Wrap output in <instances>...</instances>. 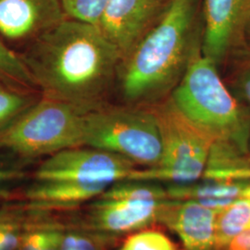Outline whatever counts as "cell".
Returning <instances> with one entry per match:
<instances>
[{
    "mask_svg": "<svg viewBox=\"0 0 250 250\" xmlns=\"http://www.w3.org/2000/svg\"><path fill=\"white\" fill-rule=\"evenodd\" d=\"M170 0H107L99 29L122 62L161 18Z\"/></svg>",
    "mask_w": 250,
    "mask_h": 250,
    "instance_id": "cell-8",
    "label": "cell"
},
{
    "mask_svg": "<svg viewBox=\"0 0 250 250\" xmlns=\"http://www.w3.org/2000/svg\"><path fill=\"white\" fill-rule=\"evenodd\" d=\"M241 39L245 41V43L248 45L250 49V16L245 21V24L242 30Z\"/></svg>",
    "mask_w": 250,
    "mask_h": 250,
    "instance_id": "cell-26",
    "label": "cell"
},
{
    "mask_svg": "<svg viewBox=\"0 0 250 250\" xmlns=\"http://www.w3.org/2000/svg\"><path fill=\"white\" fill-rule=\"evenodd\" d=\"M119 237L87 229L82 225L67 227L60 250H110Z\"/></svg>",
    "mask_w": 250,
    "mask_h": 250,
    "instance_id": "cell-18",
    "label": "cell"
},
{
    "mask_svg": "<svg viewBox=\"0 0 250 250\" xmlns=\"http://www.w3.org/2000/svg\"><path fill=\"white\" fill-rule=\"evenodd\" d=\"M116 250H178L162 231L150 227L127 234Z\"/></svg>",
    "mask_w": 250,
    "mask_h": 250,
    "instance_id": "cell-21",
    "label": "cell"
},
{
    "mask_svg": "<svg viewBox=\"0 0 250 250\" xmlns=\"http://www.w3.org/2000/svg\"><path fill=\"white\" fill-rule=\"evenodd\" d=\"M27 219L19 208H0V250H17Z\"/></svg>",
    "mask_w": 250,
    "mask_h": 250,
    "instance_id": "cell-20",
    "label": "cell"
},
{
    "mask_svg": "<svg viewBox=\"0 0 250 250\" xmlns=\"http://www.w3.org/2000/svg\"><path fill=\"white\" fill-rule=\"evenodd\" d=\"M67 18L99 25L107 0H61Z\"/></svg>",
    "mask_w": 250,
    "mask_h": 250,
    "instance_id": "cell-23",
    "label": "cell"
},
{
    "mask_svg": "<svg viewBox=\"0 0 250 250\" xmlns=\"http://www.w3.org/2000/svg\"><path fill=\"white\" fill-rule=\"evenodd\" d=\"M247 157H248V160L250 161V143H249V150H248V155H247Z\"/></svg>",
    "mask_w": 250,
    "mask_h": 250,
    "instance_id": "cell-30",
    "label": "cell"
},
{
    "mask_svg": "<svg viewBox=\"0 0 250 250\" xmlns=\"http://www.w3.org/2000/svg\"><path fill=\"white\" fill-rule=\"evenodd\" d=\"M32 210L17 250H60L67 226L49 218L45 211Z\"/></svg>",
    "mask_w": 250,
    "mask_h": 250,
    "instance_id": "cell-15",
    "label": "cell"
},
{
    "mask_svg": "<svg viewBox=\"0 0 250 250\" xmlns=\"http://www.w3.org/2000/svg\"><path fill=\"white\" fill-rule=\"evenodd\" d=\"M0 78L22 87H36L21 56L13 52L0 40Z\"/></svg>",
    "mask_w": 250,
    "mask_h": 250,
    "instance_id": "cell-22",
    "label": "cell"
},
{
    "mask_svg": "<svg viewBox=\"0 0 250 250\" xmlns=\"http://www.w3.org/2000/svg\"><path fill=\"white\" fill-rule=\"evenodd\" d=\"M66 18L61 0H0V37L31 43Z\"/></svg>",
    "mask_w": 250,
    "mask_h": 250,
    "instance_id": "cell-10",
    "label": "cell"
},
{
    "mask_svg": "<svg viewBox=\"0 0 250 250\" xmlns=\"http://www.w3.org/2000/svg\"><path fill=\"white\" fill-rule=\"evenodd\" d=\"M218 210L192 200L168 199L159 224L174 232L185 250H216Z\"/></svg>",
    "mask_w": 250,
    "mask_h": 250,
    "instance_id": "cell-12",
    "label": "cell"
},
{
    "mask_svg": "<svg viewBox=\"0 0 250 250\" xmlns=\"http://www.w3.org/2000/svg\"><path fill=\"white\" fill-rule=\"evenodd\" d=\"M83 146L111 152L152 168L162 155L160 127L148 106L105 105L83 114Z\"/></svg>",
    "mask_w": 250,
    "mask_h": 250,
    "instance_id": "cell-4",
    "label": "cell"
},
{
    "mask_svg": "<svg viewBox=\"0 0 250 250\" xmlns=\"http://www.w3.org/2000/svg\"><path fill=\"white\" fill-rule=\"evenodd\" d=\"M160 127L162 155L152 168H136L127 179L165 185L190 184L203 178L214 140L175 106L170 96L149 105Z\"/></svg>",
    "mask_w": 250,
    "mask_h": 250,
    "instance_id": "cell-5",
    "label": "cell"
},
{
    "mask_svg": "<svg viewBox=\"0 0 250 250\" xmlns=\"http://www.w3.org/2000/svg\"><path fill=\"white\" fill-rule=\"evenodd\" d=\"M224 250H250V228L233 237Z\"/></svg>",
    "mask_w": 250,
    "mask_h": 250,
    "instance_id": "cell-25",
    "label": "cell"
},
{
    "mask_svg": "<svg viewBox=\"0 0 250 250\" xmlns=\"http://www.w3.org/2000/svg\"><path fill=\"white\" fill-rule=\"evenodd\" d=\"M245 14L246 21L250 16V0H245Z\"/></svg>",
    "mask_w": 250,
    "mask_h": 250,
    "instance_id": "cell-28",
    "label": "cell"
},
{
    "mask_svg": "<svg viewBox=\"0 0 250 250\" xmlns=\"http://www.w3.org/2000/svg\"><path fill=\"white\" fill-rule=\"evenodd\" d=\"M234 74V96L250 110V49Z\"/></svg>",
    "mask_w": 250,
    "mask_h": 250,
    "instance_id": "cell-24",
    "label": "cell"
},
{
    "mask_svg": "<svg viewBox=\"0 0 250 250\" xmlns=\"http://www.w3.org/2000/svg\"><path fill=\"white\" fill-rule=\"evenodd\" d=\"M202 19L201 53L219 67L241 39L245 0H202Z\"/></svg>",
    "mask_w": 250,
    "mask_h": 250,
    "instance_id": "cell-11",
    "label": "cell"
},
{
    "mask_svg": "<svg viewBox=\"0 0 250 250\" xmlns=\"http://www.w3.org/2000/svg\"><path fill=\"white\" fill-rule=\"evenodd\" d=\"M170 98L187 118L214 141L229 144L248 155L250 110L225 84L218 66L203 56L200 48Z\"/></svg>",
    "mask_w": 250,
    "mask_h": 250,
    "instance_id": "cell-3",
    "label": "cell"
},
{
    "mask_svg": "<svg viewBox=\"0 0 250 250\" xmlns=\"http://www.w3.org/2000/svg\"><path fill=\"white\" fill-rule=\"evenodd\" d=\"M37 100L0 78V134Z\"/></svg>",
    "mask_w": 250,
    "mask_h": 250,
    "instance_id": "cell-19",
    "label": "cell"
},
{
    "mask_svg": "<svg viewBox=\"0 0 250 250\" xmlns=\"http://www.w3.org/2000/svg\"><path fill=\"white\" fill-rule=\"evenodd\" d=\"M250 182L202 178L190 184L166 185V188L170 199L192 200L219 211L243 198Z\"/></svg>",
    "mask_w": 250,
    "mask_h": 250,
    "instance_id": "cell-14",
    "label": "cell"
},
{
    "mask_svg": "<svg viewBox=\"0 0 250 250\" xmlns=\"http://www.w3.org/2000/svg\"><path fill=\"white\" fill-rule=\"evenodd\" d=\"M11 186H12V185H9V184L0 183V202H1L3 199H6L7 197H9Z\"/></svg>",
    "mask_w": 250,
    "mask_h": 250,
    "instance_id": "cell-27",
    "label": "cell"
},
{
    "mask_svg": "<svg viewBox=\"0 0 250 250\" xmlns=\"http://www.w3.org/2000/svg\"><path fill=\"white\" fill-rule=\"evenodd\" d=\"M21 58L44 98L83 114L107 105L122 63L99 26L70 18L33 40Z\"/></svg>",
    "mask_w": 250,
    "mask_h": 250,
    "instance_id": "cell-1",
    "label": "cell"
},
{
    "mask_svg": "<svg viewBox=\"0 0 250 250\" xmlns=\"http://www.w3.org/2000/svg\"><path fill=\"white\" fill-rule=\"evenodd\" d=\"M250 228V199L239 198L218 211L216 250H224L233 237Z\"/></svg>",
    "mask_w": 250,
    "mask_h": 250,
    "instance_id": "cell-16",
    "label": "cell"
},
{
    "mask_svg": "<svg viewBox=\"0 0 250 250\" xmlns=\"http://www.w3.org/2000/svg\"><path fill=\"white\" fill-rule=\"evenodd\" d=\"M137 166L114 153L87 146L64 149L49 156L37 168L39 181H72L110 187L127 179Z\"/></svg>",
    "mask_w": 250,
    "mask_h": 250,
    "instance_id": "cell-7",
    "label": "cell"
},
{
    "mask_svg": "<svg viewBox=\"0 0 250 250\" xmlns=\"http://www.w3.org/2000/svg\"><path fill=\"white\" fill-rule=\"evenodd\" d=\"M202 0H170L161 18L121 63L125 103L149 106L168 98L200 48Z\"/></svg>",
    "mask_w": 250,
    "mask_h": 250,
    "instance_id": "cell-2",
    "label": "cell"
},
{
    "mask_svg": "<svg viewBox=\"0 0 250 250\" xmlns=\"http://www.w3.org/2000/svg\"><path fill=\"white\" fill-rule=\"evenodd\" d=\"M100 196L115 199L146 201H163L170 199L165 184L134 179H125L114 183Z\"/></svg>",
    "mask_w": 250,
    "mask_h": 250,
    "instance_id": "cell-17",
    "label": "cell"
},
{
    "mask_svg": "<svg viewBox=\"0 0 250 250\" xmlns=\"http://www.w3.org/2000/svg\"><path fill=\"white\" fill-rule=\"evenodd\" d=\"M244 198H250V182L248 185V187L245 190V193H244Z\"/></svg>",
    "mask_w": 250,
    "mask_h": 250,
    "instance_id": "cell-29",
    "label": "cell"
},
{
    "mask_svg": "<svg viewBox=\"0 0 250 250\" xmlns=\"http://www.w3.org/2000/svg\"><path fill=\"white\" fill-rule=\"evenodd\" d=\"M83 146V114L59 100L42 98L0 134V149L21 159L51 156Z\"/></svg>",
    "mask_w": 250,
    "mask_h": 250,
    "instance_id": "cell-6",
    "label": "cell"
},
{
    "mask_svg": "<svg viewBox=\"0 0 250 250\" xmlns=\"http://www.w3.org/2000/svg\"><path fill=\"white\" fill-rule=\"evenodd\" d=\"M108 188L72 181L36 180L27 188L24 197L29 202L30 209L47 212L79 207L99 197Z\"/></svg>",
    "mask_w": 250,
    "mask_h": 250,
    "instance_id": "cell-13",
    "label": "cell"
},
{
    "mask_svg": "<svg viewBox=\"0 0 250 250\" xmlns=\"http://www.w3.org/2000/svg\"><path fill=\"white\" fill-rule=\"evenodd\" d=\"M165 201L115 199L99 196L90 204L81 225L117 237L127 235L159 224Z\"/></svg>",
    "mask_w": 250,
    "mask_h": 250,
    "instance_id": "cell-9",
    "label": "cell"
}]
</instances>
